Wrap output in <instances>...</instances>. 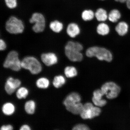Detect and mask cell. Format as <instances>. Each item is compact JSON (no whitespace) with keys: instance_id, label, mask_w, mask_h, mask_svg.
<instances>
[{"instance_id":"obj_1","label":"cell","mask_w":130,"mask_h":130,"mask_svg":"<svg viewBox=\"0 0 130 130\" xmlns=\"http://www.w3.org/2000/svg\"><path fill=\"white\" fill-rule=\"evenodd\" d=\"M83 49V46L80 43L70 41L65 46V55L70 61L80 62L83 58V55L81 53Z\"/></svg>"},{"instance_id":"obj_2","label":"cell","mask_w":130,"mask_h":130,"mask_svg":"<svg viewBox=\"0 0 130 130\" xmlns=\"http://www.w3.org/2000/svg\"><path fill=\"white\" fill-rule=\"evenodd\" d=\"M86 55L89 58L95 57L99 60L110 62L113 56L111 52L107 49L98 46L90 47L86 50Z\"/></svg>"},{"instance_id":"obj_3","label":"cell","mask_w":130,"mask_h":130,"mask_svg":"<svg viewBox=\"0 0 130 130\" xmlns=\"http://www.w3.org/2000/svg\"><path fill=\"white\" fill-rule=\"evenodd\" d=\"M21 66L23 69L28 70L32 74H39L42 69L41 64L35 57H25L21 61Z\"/></svg>"},{"instance_id":"obj_4","label":"cell","mask_w":130,"mask_h":130,"mask_svg":"<svg viewBox=\"0 0 130 130\" xmlns=\"http://www.w3.org/2000/svg\"><path fill=\"white\" fill-rule=\"evenodd\" d=\"M4 67L12 71H19L22 68L21 61L19 59L18 53L15 51H11L8 53L3 64Z\"/></svg>"},{"instance_id":"obj_5","label":"cell","mask_w":130,"mask_h":130,"mask_svg":"<svg viewBox=\"0 0 130 130\" xmlns=\"http://www.w3.org/2000/svg\"><path fill=\"white\" fill-rule=\"evenodd\" d=\"M6 30L9 33L17 35L23 32L24 27L23 22L14 16H12L6 21Z\"/></svg>"},{"instance_id":"obj_6","label":"cell","mask_w":130,"mask_h":130,"mask_svg":"<svg viewBox=\"0 0 130 130\" xmlns=\"http://www.w3.org/2000/svg\"><path fill=\"white\" fill-rule=\"evenodd\" d=\"M29 22L31 24H34L32 29L36 33H40L44 30L45 27V19L41 13H34L29 19Z\"/></svg>"},{"instance_id":"obj_7","label":"cell","mask_w":130,"mask_h":130,"mask_svg":"<svg viewBox=\"0 0 130 130\" xmlns=\"http://www.w3.org/2000/svg\"><path fill=\"white\" fill-rule=\"evenodd\" d=\"M101 90L107 98L112 99L118 96L121 91V87L113 82H108L102 86Z\"/></svg>"},{"instance_id":"obj_8","label":"cell","mask_w":130,"mask_h":130,"mask_svg":"<svg viewBox=\"0 0 130 130\" xmlns=\"http://www.w3.org/2000/svg\"><path fill=\"white\" fill-rule=\"evenodd\" d=\"M101 111L98 107L94 106L92 103L88 102L84 105L83 109L80 115L83 119H91L99 116Z\"/></svg>"},{"instance_id":"obj_9","label":"cell","mask_w":130,"mask_h":130,"mask_svg":"<svg viewBox=\"0 0 130 130\" xmlns=\"http://www.w3.org/2000/svg\"><path fill=\"white\" fill-rule=\"evenodd\" d=\"M21 84L20 80L14 79L12 77L8 78L5 84V89L6 93L11 95L15 91L16 89L19 87Z\"/></svg>"},{"instance_id":"obj_10","label":"cell","mask_w":130,"mask_h":130,"mask_svg":"<svg viewBox=\"0 0 130 130\" xmlns=\"http://www.w3.org/2000/svg\"><path fill=\"white\" fill-rule=\"evenodd\" d=\"M41 58L42 62L47 66H53L58 62L57 57L55 53H53L42 54Z\"/></svg>"},{"instance_id":"obj_11","label":"cell","mask_w":130,"mask_h":130,"mask_svg":"<svg viewBox=\"0 0 130 130\" xmlns=\"http://www.w3.org/2000/svg\"><path fill=\"white\" fill-rule=\"evenodd\" d=\"M80 30L78 25L75 23L69 24L66 29L67 35L71 38H75L80 33Z\"/></svg>"},{"instance_id":"obj_12","label":"cell","mask_w":130,"mask_h":130,"mask_svg":"<svg viewBox=\"0 0 130 130\" xmlns=\"http://www.w3.org/2000/svg\"><path fill=\"white\" fill-rule=\"evenodd\" d=\"M80 95L76 92H72L68 95L65 99L63 104L65 106L80 102Z\"/></svg>"},{"instance_id":"obj_13","label":"cell","mask_w":130,"mask_h":130,"mask_svg":"<svg viewBox=\"0 0 130 130\" xmlns=\"http://www.w3.org/2000/svg\"><path fill=\"white\" fill-rule=\"evenodd\" d=\"M129 30V26L125 22H120L115 27V30L118 35L121 36H124L127 34Z\"/></svg>"},{"instance_id":"obj_14","label":"cell","mask_w":130,"mask_h":130,"mask_svg":"<svg viewBox=\"0 0 130 130\" xmlns=\"http://www.w3.org/2000/svg\"><path fill=\"white\" fill-rule=\"evenodd\" d=\"M68 111L74 115H80L83 109L84 105L80 102L66 106Z\"/></svg>"},{"instance_id":"obj_15","label":"cell","mask_w":130,"mask_h":130,"mask_svg":"<svg viewBox=\"0 0 130 130\" xmlns=\"http://www.w3.org/2000/svg\"><path fill=\"white\" fill-rule=\"evenodd\" d=\"M95 17L99 22H104L108 18L106 10L102 8L97 9L95 13Z\"/></svg>"},{"instance_id":"obj_16","label":"cell","mask_w":130,"mask_h":130,"mask_svg":"<svg viewBox=\"0 0 130 130\" xmlns=\"http://www.w3.org/2000/svg\"><path fill=\"white\" fill-rule=\"evenodd\" d=\"M96 31L99 35L105 36L109 34L110 27L107 24L104 23H101L97 26Z\"/></svg>"},{"instance_id":"obj_17","label":"cell","mask_w":130,"mask_h":130,"mask_svg":"<svg viewBox=\"0 0 130 130\" xmlns=\"http://www.w3.org/2000/svg\"><path fill=\"white\" fill-rule=\"evenodd\" d=\"M50 29L56 33H59L63 30V24L58 20H55L50 22L49 25Z\"/></svg>"},{"instance_id":"obj_18","label":"cell","mask_w":130,"mask_h":130,"mask_svg":"<svg viewBox=\"0 0 130 130\" xmlns=\"http://www.w3.org/2000/svg\"><path fill=\"white\" fill-rule=\"evenodd\" d=\"M121 17V14L120 11L116 9L112 10L110 11L108 15V19L110 22L116 23Z\"/></svg>"},{"instance_id":"obj_19","label":"cell","mask_w":130,"mask_h":130,"mask_svg":"<svg viewBox=\"0 0 130 130\" xmlns=\"http://www.w3.org/2000/svg\"><path fill=\"white\" fill-rule=\"evenodd\" d=\"M64 73L66 77L72 78L75 77L77 74V71L75 67L68 66L65 68Z\"/></svg>"},{"instance_id":"obj_20","label":"cell","mask_w":130,"mask_h":130,"mask_svg":"<svg viewBox=\"0 0 130 130\" xmlns=\"http://www.w3.org/2000/svg\"><path fill=\"white\" fill-rule=\"evenodd\" d=\"M95 16V13L91 10H86L83 11L81 14L83 20L86 22L92 20Z\"/></svg>"},{"instance_id":"obj_21","label":"cell","mask_w":130,"mask_h":130,"mask_svg":"<svg viewBox=\"0 0 130 130\" xmlns=\"http://www.w3.org/2000/svg\"><path fill=\"white\" fill-rule=\"evenodd\" d=\"M2 111L5 115H12L14 111V107L12 104L7 103L3 105Z\"/></svg>"},{"instance_id":"obj_22","label":"cell","mask_w":130,"mask_h":130,"mask_svg":"<svg viewBox=\"0 0 130 130\" xmlns=\"http://www.w3.org/2000/svg\"><path fill=\"white\" fill-rule=\"evenodd\" d=\"M35 103L33 101H29L26 102L24 105L25 111L29 114L32 115L35 112Z\"/></svg>"},{"instance_id":"obj_23","label":"cell","mask_w":130,"mask_h":130,"mask_svg":"<svg viewBox=\"0 0 130 130\" xmlns=\"http://www.w3.org/2000/svg\"><path fill=\"white\" fill-rule=\"evenodd\" d=\"M66 83V79L63 76L59 75L55 77L54 79L53 84L55 87L58 88L61 87Z\"/></svg>"},{"instance_id":"obj_24","label":"cell","mask_w":130,"mask_h":130,"mask_svg":"<svg viewBox=\"0 0 130 130\" xmlns=\"http://www.w3.org/2000/svg\"><path fill=\"white\" fill-rule=\"evenodd\" d=\"M49 85V81L45 78H40L36 81L37 87L39 88L46 89L48 87Z\"/></svg>"},{"instance_id":"obj_25","label":"cell","mask_w":130,"mask_h":130,"mask_svg":"<svg viewBox=\"0 0 130 130\" xmlns=\"http://www.w3.org/2000/svg\"><path fill=\"white\" fill-rule=\"evenodd\" d=\"M28 94L27 89L24 87H21L19 88L16 92V96L19 99L25 98Z\"/></svg>"},{"instance_id":"obj_26","label":"cell","mask_w":130,"mask_h":130,"mask_svg":"<svg viewBox=\"0 0 130 130\" xmlns=\"http://www.w3.org/2000/svg\"><path fill=\"white\" fill-rule=\"evenodd\" d=\"M104 95L101 89H97L93 92V99L99 100L102 99V97Z\"/></svg>"},{"instance_id":"obj_27","label":"cell","mask_w":130,"mask_h":130,"mask_svg":"<svg viewBox=\"0 0 130 130\" xmlns=\"http://www.w3.org/2000/svg\"><path fill=\"white\" fill-rule=\"evenodd\" d=\"M6 6L10 9H13L17 6V0H5Z\"/></svg>"},{"instance_id":"obj_28","label":"cell","mask_w":130,"mask_h":130,"mask_svg":"<svg viewBox=\"0 0 130 130\" xmlns=\"http://www.w3.org/2000/svg\"><path fill=\"white\" fill-rule=\"evenodd\" d=\"M92 101L94 105L98 107L104 106L107 103L106 101L102 99V100H97L92 99Z\"/></svg>"},{"instance_id":"obj_29","label":"cell","mask_w":130,"mask_h":130,"mask_svg":"<svg viewBox=\"0 0 130 130\" xmlns=\"http://www.w3.org/2000/svg\"><path fill=\"white\" fill-rule=\"evenodd\" d=\"M73 130H88L89 128L87 126L84 124H80L76 125L73 127Z\"/></svg>"},{"instance_id":"obj_30","label":"cell","mask_w":130,"mask_h":130,"mask_svg":"<svg viewBox=\"0 0 130 130\" xmlns=\"http://www.w3.org/2000/svg\"><path fill=\"white\" fill-rule=\"evenodd\" d=\"M6 48V45L4 41L1 39L0 40V50L4 51Z\"/></svg>"},{"instance_id":"obj_31","label":"cell","mask_w":130,"mask_h":130,"mask_svg":"<svg viewBox=\"0 0 130 130\" xmlns=\"http://www.w3.org/2000/svg\"><path fill=\"white\" fill-rule=\"evenodd\" d=\"M12 126L10 125H8L6 126H2L0 129L1 130H12Z\"/></svg>"},{"instance_id":"obj_32","label":"cell","mask_w":130,"mask_h":130,"mask_svg":"<svg viewBox=\"0 0 130 130\" xmlns=\"http://www.w3.org/2000/svg\"><path fill=\"white\" fill-rule=\"evenodd\" d=\"M31 129L30 127L27 125H24L20 127V130H30Z\"/></svg>"},{"instance_id":"obj_33","label":"cell","mask_w":130,"mask_h":130,"mask_svg":"<svg viewBox=\"0 0 130 130\" xmlns=\"http://www.w3.org/2000/svg\"><path fill=\"white\" fill-rule=\"evenodd\" d=\"M127 7L130 9V0H127L126 2Z\"/></svg>"},{"instance_id":"obj_34","label":"cell","mask_w":130,"mask_h":130,"mask_svg":"<svg viewBox=\"0 0 130 130\" xmlns=\"http://www.w3.org/2000/svg\"><path fill=\"white\" fill-rule=\"evenodd\" d=\"M115 1L116 2H117L123 3L126 2L127 0H115Z\"/></svg>"},{"instance_id":"obj_35","label":"cell","mask_w":130,"mask_h":130,"mask_svg":"<svg viewBox=\"0 0 130 130\" xmlns=\"http://www.w3.org/2000/svg\"><path fill=\"white\" fill-rule=\"evenodd\" d=\"M100 1H105V0H100Z\"/></svg>"}]
</instances>
